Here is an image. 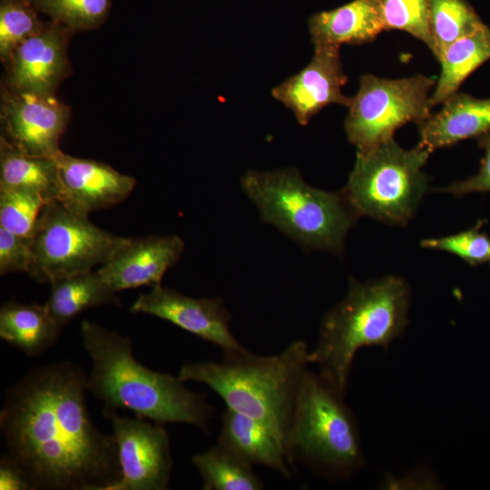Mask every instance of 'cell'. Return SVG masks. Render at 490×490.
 <instances>
[{"instance_id": "obj_1", "label": "cell", "mask_w": 490, "mask_h": 490, "mask_svg": "<svg viewBox=\"0 0 490 490\" xmlns=\"http://www.w3.org/2000/svg\"><path fill=\"white\" fill-rule=\"evenodd\" d=\"M87 377L74 362H54L29 370L5 391V454L32 490H108L121 477L114 437L88 411Z\"/></svg>"}, {"instance_id": "obj_2", "label": "cell", "mask_w": 490, "mask_h": 490, "mask_svg": "<svg viewBox=\"0 0 490 490\" xmlns=\"http://www.w3.org/2000/svg\"><path fill=\"white\" fill-rule=\"evenodd\" d=\"M82 343L92 360L87 390L103 403V416L118 409L150 421L184 423L208 431L212 407L188 389L177 376L146 368L132 350V339L89 320L80 327Z\"/></svg>"}, {"instance_id": "obj_3", "label": "cell", "mask_w": 490, "mask_h": 490, "mask_svg": "<svg viewBox=\"0 0 490 490\" xmlns=\"http://www.w3.org/2000/svg\"><path fill=\"white\" fill-rule=\"evenodd\" d=\"M410 296L408 284L398 276L365 282L351 279L345 298L323 317L309 362L345 395L357 352L365 347L387 348L404 333Z\"/></svg>"}, {"instance_id": "obj_4", "label": "cell", "mask_w": 490, "mask_h": 490, "mask_svg": "<svg viewBox=\"0 0 490 490\" xmlns=\"http://www.w3.org/2000/svg\"><path fill=\"white\" fill-rule=\"evenodd\" d=\"M306 343L297 340L270 357L250 352L222 362L184 364L178 377L183 382L205 384L227 408L263 422L287 441L301 379L309 362ZM289 448V447H288Z\"/></svg>"}, {"instance_id": "obj_5", "label": "cell", "mask_w": 490, "mask_h": 490, "mask_svg": "<svg viewBox=\"0 0 490 490\" xmlns=\"http://www.w3.org/2000/svg\"><path fill=\"white\" fill-rule=\"evenodd\" d=\"M240 186L261 220L304 250L343 253L346 236L358 216L341 191L312 187L294 168L246 172Z\"/></svg>"}, {"instance_id": "obj_6", "label": "cell", "mask_w": 490, "mask_h": 490, "mask_svg": "<svg viewBox=\"0 0 490 490\" xmlns=\"http://www.w3.org/2000/svg\"><path fill=\"white\" fill-rule=\"evenodd\" d=\"M343 397L319 373L305 372L288 436L291 462L299 456L332 478H346L360 468L358 429Z\"/></svg>"}, {"instance_id": "obj_7", "label": "cell", "mask_w": 490, "mask_h": 490, "mask_svg": "<svg viewBox=\"0 0 490 490\" xmlns=\"http://www.w3.org/2000/svg\"><path fill=\"white\" fill-rule=\"evenodd\" d=\"M431 153L419 144L403 149L393 138L357 152L341 192L358 217L405 226L427 191L428 179L422 168Z\"/></svg>"}, {"instance_id": "obj_8", "label": "cell", "mask_w": 490, "mask_h": 490, "mask_svg": "<svg viewBox=\"0 0 490 490\" xmlns=\"http://www.w3.org/2000/svg\"><path fill=\"white\" fill-rule=\"evenodd\" d=\"M125 240L97 227L87 214L53 200L44 206L35 225L29 275L51 284L93 270L106 263Z\"/></svg>"}, {"instance_id": "obj_9", "label": "cell", "mask_w": 490, "mask_h": 490, "mask_svg": "<svg viewBox=\"0 0 490 490\" xmlns=\"http://www.w3.org/2000/svg\"><path fill=\"white\" fill-rule=\"evenodd\" d=\"M435 84L423 74L399 79L362 75L345 119L348 141L358 152H365L392 139L406 123L419 124L431 114L430 91Z\"/></svg>"}, {"instance_id": "obj_10", "label": "cell", "mask_w": 490, "mask_h": 490, "mask_svg": "<svg viewBox=\"0 0 490 490\" xmlns=\"http://www.w3.org/2000/svg\"><path fill=\"white\" fill-rule=\"evenodd\" d=\"M112 425L119 464L120 479L108 490H165L172 459L170 438L162 424L144 418L104 416Z\"/></svg>"}, {"instance_id": "obj_11", "label": "cell", "mask_w": 490, "mask_h": 490, "mask_svg": "<svg viewBox=\"0 0 490 490\" xmlns=\"http://www.w3.org/2000/svg\"><path fill=\"white\" fill-rule=\"evenodd\" d=\"M130 310L167 320L219 347L225 358L250 353L230 331V313L220 297L192 298L158 285L141 294Z\"/></svg>"}, {"instance_id": "obj_12", "label": "cell", "mask_w": 490, "mask_h": 490, "mask_svg": "<svg viewBox=\"0 0 490 490\" xmlns=\"http://www.w3.org/2000/svg\"><path fill=\"white\" fill-rule=\"evenodd\" d=\"M3 136L23 152L55 157L59 141L70 118V108L55 95L17 92L3 87L1 94Z\"/></svg>"}, {"instance_id": "obj_13", "label": "cell", "mask_w": 490, "mask_h": 490, "mask_svg": "<svg viewBox=\"0 0 490 490\" xmlns=\"http://www.w3.org/2000/svg\"><path fill=\"white\" fill-rule=\"evenodd\" d=\"M73 32L51 20L41 31L28 37L5 64L3 87L17 92L54 95L69 75L67 48Z\"/></svg>"}, {"instance_id": "obj_14", "label": "cell", "mask_w": 490, "mask_h": 490, "mask_svg": "<svg viewBox=\"0 0 490 490\" xmlns=\"http://www.w3.org/2000/svg\"><path fill=\"white\" fill-rule=\"evenodd\" d=\"M347 82L339 48L315 47L310 62L274 87L271 94L294 113L300 125H306L328 105L348 107L351 97L342 93Z\"/></svg>"}, {"instance_id": "obj_15", "label": "cell", "mask_w": 490, "mask_h": 490, "mask_svg": "<svg viewBox=\"0 0 490 490\" xmlns=\"http://www.w3.org/2000/svg\"><path fill=\"white\" fill-rule=\"evenodd\" d=\"M185 247L174 234L126 238L110 260L97 270L115 292L140 286L161 285L168 270L180 260Z\"/></svg>"}, {"instance_id": "obj_16", "label": "cell", "mask_w": 490, "mask_h": 490, "mask_svg": "<svg viewBox=\"0 0 490 490\" xmlns=\"http://www.w3.org/2000/svg\"><path fill=\"white\" fill-rule=\"evenodd\" d=\"M58 165L61 194L58 200L89 215L124 201L135 187L133 177L110 165L74 157L62 151L54 157Z\"/></svg>"}, {"instance_id": "obj_17", "label": "cell", "mask_w": 490, "mask_h": 490, "mask_svg": "<svg viewBox=\"0 0 490 490\" xmlns=\"http://www.w3.org/2000/svg\"><path fill=\"white\" fill-rule=\"evenodd\" d=\"M218 443L250 466L259 465L290 476L292 464L286 439L267 424L227 408Z\"/></svg>"}, {"instance_id": "obj_18", "label": "cell", "mask_w": 490, "mask_h": 490, "mask_svg": "<svg viewBox=\"0 0 490 490\" xmlns=\"http://www.w3.org/2000/svg\"><path fill=\"white\" fill-rule=\"evenodd\" d=\"M442 108L420 122L419 145L432 152L468 138H478L490 132V98H475L456 93Z\"/></svg>"}, {"instance_id": "obj_19", "label": "cell", "mask_w": 490, "mask_h": 490, "mask_svg": "<svg viewBox=\"0 0 490 490\" xmlns=\"http://www.w3.org/2000/svg\"><path fill=\"white\" fill-rule=\"evenodd\" d=\"M309 31L315 47L363 44L384 30L377 0H353L339 7L313 14Z\"/></svg>"}, {"instance_id": "obj_20", "label": "cell", "mask_w": 490, "mask_h": 490, "mask_svg": "<svg viewBox=\"0 0 490 490\" xmlns=\"http://www.w3.org/2000/svg\"><path fill=\"white\" fill-rule=\"evenodd\" d=\"M44 304L9 301L0 309V337L29 357L52 347L62 332Z\"/></svg>"}, {"instance_id": "obj_21", "label": "cell", "mask_w": 490, "mask_h": 490, "mask_svg": "<svg viewBox=\"0 0 490 490\" xmlns=\"http://www.w3.org/2000/svg\"><path fill=\"white\" fill-rule=\"evenodd\" d=\"M50 285L51 291L44 306L62 328L86 309L117 302L116 292L97 270L65 277Z\"/></svg>"}, {"instance_id": "obj_22", "label": "cell", "mask_w": 490, "mask_h": 490, "mask_svg": "<svg viewBox=\"0 0 490 490\" xmlns=\"http://www.w3.org/2000/svg\"><path fill=\"white\" fill-rule=\"evenodd\" d=\"M0 186L32 190L47 201L59 199L61 183L55 158L30 155L1 136Z\"/></svg>"}, {"instance_id": "obj_23", "label": "cell", "mask_w": 490, "mask_h": 490, "mask_svg": "<svg viewBox=\"0 0 490 490\" xmlns=\"http://www.w3.org/2000/svg\"><path fill=\"white\" fill-rule=\"evenodd\" d=\"M490 60V28L483 24L474 33L458 39L442 54L440 75L430 96L431 106L442 104L457 93L463 82Z\"/></svg>"}, {"instance_id": "obj_24", "label": "cell", "mask_w": 490, "mask_h": 490, "mask_svg": "<svg viewBox=\"0 0 490 490\" xmlns=\"http://www.w3.org/2000/svg\"><path fill=\"white\" fill-rule=\"evenodd\" d=\"M205 490H260L263 483L252 466L217 442L191 457Z\"/></svg>"}, {"instance_id": "obj_25", "label": "cell", "mask_w": 490, "mask_h": 490, "mask_svg": "<svg viewBox=\"0 0 490 490\" xmlns=\"http://www.w3.org/2000/svg\"><path fill=\"white\" fill-rule=\"evenodd\" d=\"M484 24L475 8L466 0H430L432 54L438 61L454 42Z\"/></svg>"}, {"instance_id": "obj_26", "label": "cell", "mask_w": 490, "mask_h": 490, "mask_svg": "<svg viewBox=\"0 0 490 490\" xmlns=\"http://www.w3.org/2000/svg\"><path fill=\"white\" fill-rule=\"evenodd\" d=\"M47 202L32 190L0 186V227L32 240L41 211Z\"/></svg>"}, {"instance_id": "obj_27", "label": "cell", "mask_w": 490, "mask_h": 490, "mask_svg": "<svg viewBox=\"0 0 490 490\" xmlns=\"http://www.w3.org/2000/svg\"><path fill=\"white\" fill-rule=\"evenodd\" d=\"M37 11L29 0L0 1V59L4 64L18 44L44 26Z\"/></svg>"}, {"instance_id": "obj_28", "label": "cell", "mask_w": 490, "mask_h": 490, "mask_svg": "<svg viewBox=\"0 0 490 490\" xmlns=\"http://www.w3.org/2000/svg\"><path fill=\"white\" fill-rule=\"evenodd\" d=\"M34 6L52 20L73 33L93 30L107 19L111 0H29Z\"/></svg>"}, {"instance_id": "obj_29", "label": "cell", "mask_w": 490, "mask_h": 490, "mask_svg": "<svg viewBox=\"0 0 490 490\" xmlns=\"http://www.w3.org/2000/svg\"><path fill=\"white\" fill-rule=\"evenodd\" d=\"M385 31L401 30L432 50L430 0H377Z\"/></svg>"}, {"instance_id": "obj_30", "label": "cell", "mask_w": 490, "mask_h": 490, "mask_svg": "<svg viewBox=\"0 0 490 490\" xmlns=\"http://www.w3.org/2000/svg\"><path fill=\"white\" fill-rule=\"evenodd\" d=\"M480 227L481 223L456 234L426 239L421 246L455 254L474 266L490 261V237Z\"/></svg>"}, {"instance_id": "obj_31", "label": "cell", "mask_w": 490, "mask_h": 490, "mask_svg": "<svg viewBox=\"0 0 490 490\" xmlns=\"http://www.w3.org/2000/svg\"><path fill=\"white\" fill-rule=\"evenodd\" d=\"M32 240L14 234L0 227V275L15 272L29 274L33 253Z\"/></svg>"}, {"instance_id": "obj_32", "label": "cell", "mask_w": 490, "mask_h": 490, "mask_svg": "<svg viewBox=\"0 0 490 490\" xmlns=\"http://www.w3.org/2000/svg\"><path fill=\"white\" fill-rule=\"evenodd\" d=\"M478 145L484 151L479 172L465 181H455L439 191L460 197L471 192L490 191V132L477 138Z\"/></svg>"}, {"instance_id": "obj_33", "label": "cell", "mask_w": 490, "mask_h": 490, "mask_svg": "<svg viewBox=\"0 0 490 490\" xmlns=\"http://www.w3.org/2000/svg\"><path fill=\"white\" fill-rule=\"evenodd\" d=\"M1 490H32L23 470L6 455L0 459Z\"/></svg>"}]
</instances>
